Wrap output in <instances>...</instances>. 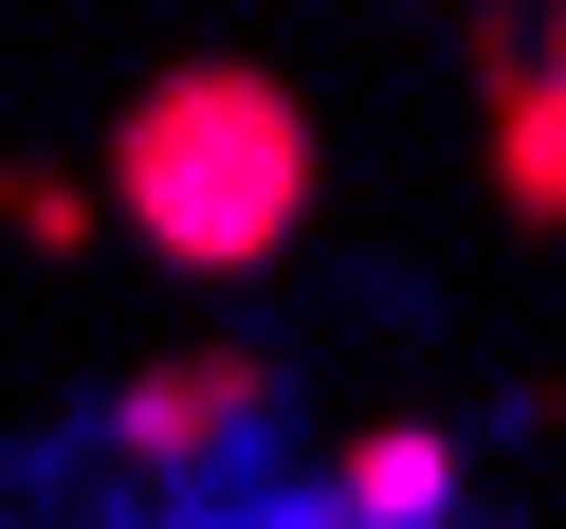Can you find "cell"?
I'll use <instances>...</instances> for the list:
<instances>
[{
	"label": "cell",
	"instance_id": "3957f363",
	"mask_svg": "<svg viewBox=\"0 0 566 529\" xmlns=\"http://www.w3.org/2000/svg\"><path fill=\"white\" fill-rule=\"evenodd\" d=\"M475 110H493V183L530 237H566V74H530V38H475Z\"/></svg>",
	"mask_w": 566,
	"mask_h": 529
},
{
	"label": "cell",
	"instance_id": "277c9868",
	"mask_svg": "<svg viewBox=\"0 0 566 529\" xmlns=\"http://www.w3.org/2000/svg\"><path fill=\"white\" fill-rule=\"evenodd\" d=\"M329 529H457V438L439 420H366L329 456Z\"/></svg>",
	"mask_w": 566,
	"mask_h": 529
},
{
	"label": "cell",
	"instance_id": "5b68a950",
	"mask_svg": "<svg viewBox=\"0 0 566 529\" xmlns=\"http://www.w3.org/2000/svg\"><path fill=\"white\" fill-rule=\"evenodd\" d=\"M92 220H111L92 183H55V165H0V237H38V256H74Z\"/></svg>",
	"mask_w": 566,
	"mask_h": 529
},
{
	"label": "cell",
	"instance_id": "7a4b0ae2",
	"mask_svg": "<svg viewBox=\"0 0 566 529\" xmlns=\"http://www.w3.org/2000/svg\"><path fill=\"white\" fill-rule=\"evenodd\" d=\"M256 402H274V366H256V347H220V366H165V383H128V402H111V456H128V475H201V456H220Z\"/></svg>",
	"mask_w": 566,
	"mask_h": 529
},
{
	"label": "cell",
	"instance_id": "8992f818",
	"mask_svg": "<svg viewBox=\"0 0 566 529\" xmlns=\"http://www.w3.org/2000/svg\"><path fill=\"white\" fill-rule=\"evenodd\" d=\"M274 529H329V493H311V511H274Z\"/></svg>",
	"mask_w": 566,
	"mask_h": 529
},
{
	"label": "cell",
	"instance_id": "6da1fadb",
	"mask_svg": "<svg viewBox=\"0 0 566 529\" xmlns=\"http://www.w3.org/2000/svg\"><path fill=\"white\" fill-rule=\"evenodd\" d=\"M311 183H329V147H311V110L256 55H184V74H147L128 128H111V220L147 237L165 274H274L311 237Z\"/></svg>",
	"mask_w": 566,
	"mask_h": 529
}]
</instances>
